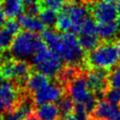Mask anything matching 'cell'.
Masks as SVG:
<instances>
[{
	"instance_id": "6da1fadb",
	"label": "cell",
	"mask_w": 120,
	"mask_h": 120,
	"mask_svg": "<svg viewBox=\"0 0 120 120\" xmlns=\"http://www.w3.org/2000/svg\"><path fill=\"white\" fill-rule=\"evenodd\" d=\"M64 61L60 55L48 48L42 41L32 57V64L36 70L50 78L56 77L63 69Z\"/></svg>"
},
{
	"instance_id": "7a4b0ae2",
	"label": "cell",
	"mask_w": 120,
	"mask_h": 120,
	"mask_svg": "<svg viewBox=\"0 0 120 120\" xmlns=\"http://www.w3.org/2000/svg\"><path fill=\"white\" fill-rule=\"evenodd\" d=\"M41 37L30 31H20L13 38L9 47V52L13 59L27 60L32 58L39 45L42 43Z\"/></svg>"
},
{
	"instance_id": "3957f363",
	"label": "cell",
	"mask_w": 120,
	"mask_h": 120,
	"mask_svg": "<svg viewBox=\"0 0 120 120\" xmlns=\"http://www.w3.org/2000/svg\"><path fill=\"white\" fill-rule=\"evenodd\" d=\"M119 60L116 45L112 41H104L88 52L85 62L91 68L109 69L113 68Z\"/></svg>"
},
{
	"instance_id": "277c9868",
	"label": "cell",
	"mask_w": 120,
	"mask_h": 120,
	"mask_svg": "<svg viewBox=\"0 0 120 120\" xmlns=\"http://www.w3.org/2000/svg\"><path fill=\"white\" fill-rule=\"evenodd\" d=\"M68 96L75 103L83 104L91 115L98 102L97 98L90 90L86 77L83 75H77L70 82H68Z\"/></svg>"
},
{
	"instance_id": "5b68a950",
	"label": "cell",
	"mask_w": 120,
	"mask_h": 120,
	"mask_svg": "<svg viewBox=\"0 0 120 120\" xmlns=\"http://www.w3.org/2000/svg\"><path fill=\"white\" fill-rule=\"evenodd\" d=\"M55 52L60 55L65 63L71 66L81 63L84 55V51L81 47L76 35L72 32L62 33L61 42Z\"/></svg>"
},
{
	"instance_id": "8992f818",
	"label": "cell",
	"mask_w": 120,
	"mask_h": 120,
	"mask_svg": "<svg viewBox=\"0 0 120 120\" xmlns=\"http://www.w3.org/2000/svg\"><path fill=\"white\" fill-rule=\"evenodd\" d=\"M108 75L109 73L106 69L92 68L85 76L88 86L98 100L104 98V92L108 85Z\"/></svg>"
},
{
	"instance_id": "52a82bcc",
	"label": "cell",
	"mask_w": 120,
	"mask_h": 120,
	"mask_svg": "<svg viewBox=\"0 0 120 120\" xmlns=\"http://www.w3.org/2000/svg\"><path fill=\"white\" fill-rule=\"evenodd\" d=\"M65 96L64 88L58 83H49L42 89L33 94L32 99L35 105L58 102Z\"/></svg>"
},
{
	"instance_id": "ba28073f",
	"label": "cell",
	"mask_w": 120,
	"mask_h": 120,
	"mask_svg": "<svg viewBox=\"0 0 120 120\" xmlns=\"http://www.w3.org/2000/svg\"><path fill=\"white\" fill-rule=\"evenodd\" d=\"M91 11L94 19L98 23L113 22L118 16L116 6L113 3L105 0L94 3Z\"/></svg>"
},
{
	"instance_id": "9c48e42d",
	"label": "cell",
	"mask_w": 120,
	"mask_h": 120,
	"mask_svg": "<svg viewBox=\"0 0 120 120\" xmlns=\"http://www.w3.org/2000/svg\"><path fill=\"white\" fill-rule=\"evenodd\" d=\"M118 105L106 99H99L91 114V120H112L119 111Z\"/></svg>"
},
{
	"instance_id": "30bf717a",
	"label": "cell",
	"mask_w": 120,
	"mask_h": 120,
	"mask_svg": "<svg viewBox=\"0 0 120 120\" xmlns=\"http://www.w3.org/2000/svg\"><path fill=\"white\" fill-rule=\"evenodd\" d=\"M0 98L5 102L8 111L12 110L20 101L18 89L11 81H5L0 87Z\"/></svg>"
},
{
	"instance_id": "8fae6325",
	"label": "cell",
	"mask_w": 120,
	"mask_h": 120,
	"mask_svg": "<svg viewBox=\"0 0 120 120\" xmlns=\"http://www.w3.org/2000/svg\"><path fill=\"white\" fill-rule=\"evenodd\" d=\"M63 8L67 10L68 13L69 14L73 22V27L78 26L86 17L89 16V8L87 5L83 3H79V2L67 3Z\"/></svg>"
},
{
	"instance_id": "7c38bea8",
	"label": "cell",
	"mask_w": 120,
	"mask_h": 120,
	"mask_svg": "<svg viewBox=\"0 0 120 120\" xmlns=\"http://www.w3.org/2000/svg\"><path fill=\"white\" fill-rule=\"evenodd\" d=\"M50 82H51L50 77L36 70V71H32L28 75L25 81V86L29 92L34 94L38 90L42 89L43 87H45L46 85H48L49 83H51Z\"/></svg>"
},
{
	"instance_id": "4fadbf2b",
	"label": "cell",
	"mask_w": 120,
	"mask_h": 120,
	"mask_svg": "<svg viewBox=\"0 0 120 120\" xmlns=\"http://www.w3.org/2000/svg\"><path fill=\"white\" fill-rule=\"evenodd\" d=\"M1 8L8 19L19 18L25 11V5L22 0H0Z\"/></svg>"
},
{
	"instance_id": "5bb4252c",
	"label": "cell",
	"mask_w": 120,
	"mask_h": 120,
	"mask_svg": "<svg viewBox=\"0 0 120 120\" xmlns=\"http://www.w3.org/2000/svg\"><path fill=\"white\" fill-rule=\"evenodd\" d=\"M35 114L39 120H60L61 114L57 104L44 103L38 105L35 110Z\"/></svg>"
},
{
	"instance_id": "9a60e30c",
	"label": "cell",
	"mask_w": 120,
	"mask_h": 120,
	"mask_svg": "<svg viewBox=\"0 0 120 120\" xmlns=\"http://www.w3.org/2000/svg\"><path fill=\"white\" fill-rule=\"evenodd\" d=\"M18 22L22 28L33 33L38 34L45 29V25L42 23V22L39 20L38 16H32L23 13L18 18Z\"/></svg>"
},
{
	"instance_id": "2e32d148",
	"label": "cell",
	"mask_w": 120,
	"mask_h": 120,
	"mask_svg": "<svg viewBox=\"0 0 120 120\" xmlns=\"http://www.w3.org/2000/svg\"><path fill=\"white\" fill-rule=\"evenodd\" d=\"M98 23L97 21L92 16L86 17L78 26L73 27L72 33L79 34L80 36H89V35H97Z\"/></svg>"
},
{
	"instance_id": "e0dca14e",
	"label": "cell",
	"mask_w": 120,
	"mask_h": 120,
	"mask_svg": "<svg viewBox=\"0 0 120 120\" xmlns=\"http://www.w3.org/2000/svg\"><path fill=\"white\" fill-rule=\"evenodd\" d=\"M62 33H57L52 28H45L41 32V38L43 42L53 52H56L61 42Z\"/></svg>"
},
{
	"instance_id": "ac0fdd59",
	"label": "cell",
	"mask_w": 120,
	"mask_h": 120,
	"mask_svg": "<svg viewBox=\"0 0 120 120\" xmlns=\"http://www.w3.org/2000/svg\"><path fill=\"white\" fill-rule=\"evenodd\" d=\"M118 32L116 23L113 22H105V23H98L97 36L99 39L104 41H111Z\"/></svg>"
},
{
	"instance_id": "d6986e66",
	"label": "cell",
	"mask_w": 120,
	"mask_h": 120,
	"mask_svg": "<svg viewBox=\"0 0 120 120\" xmlns=\"http://www.w3.org/2000/svg\"><path fill=\"white\" fill-rule=\"evenodd\" d=\"M72 27H73V22L69 14L68 13L67 10L62 8L57 16V20L55 23L56 30L60 33H68L72 31Z\"/></svg>"
},
{
	"instance_id": "ffe728a7",
	"label": "cell",
	"mask_w": 120,
	"mask_h": 120,
	"mask_svg": "<svg viewBox=\"0 0 120 120\" xmlns=\"http://www.w3.org/2000/svg\"><path fill=\"white\" fill-rule=\"evenodd\" d=\"M57 16H58V13L56 10H53L52 8H42L38 17L39 18V20L42 22V23L46 27L51 28L52 26H55Z\"/></svg>"
},
{
	"instance_id": "44dd1931",
	"label": "cell",
	"mask_w": 120,
	"mask_h": 120,
	"mask_svg": "<svg viewBox=\"0 0 120 120\" xmlns=\"http://www.w3.org/2000/svg\"><path fill=\"white\" fill-rule=\"evenodd\" d=\"M79 43L84 52H91L95 48L99 45V38L97 35H89V36H80L78 38Z\"/></svg>"
},
{
	"instance_id": "7402d4cb",
	"label": "cell",
	"mask_w": 120,
	"mask_h": 120,
	"mask_svg": "<svg viewBox=\"0 0 120 120\" xmlns=\"http://www.w3.org/2000/svg\"><path fill=\"white\" fill-rule=\"evenodd\" d=\"M61 118L69 114H72L75 108V102L69 96H64L57 103Z\"/></svg>"
},
{
	"instance_id": "603a6c76",
	"label": "cell",
	"mask_w": 120,
	"mask_h": 120,
	"mask_svg": "<svg viewBox=\"0 0 120 120\" xmlns=\"http://www.w3.org/2000/svg\"><path fill=\"white\" fill-rule=\"evenodd\" d=\"M14 35L11 34L9 31H8L6 28L0 29V51H5L8 49L13 41Z\"/></svg>"
},
{
	"instance_id": "cb8c5ba5",
	"label": "cell",
	"mask_w": 120,
	"mask_h": 120,
	"mask_svg": "<svg viewBox=\"0 0 120 120\" xmlns=\"http://www.w3.org/2000/svg\"><path fill=\"white\" fill-rule=\"evenodd\" d=\"M108 85L112 88L120 89V66L115 67L108 75Z\"/></svg>"
},
{
	"instance_id": "d4e9b609",
	"label": "cell",
	"mask_w": 120,
	"mask_h": 120,
	"mask_svg": "<svg viewBox=\"0 0 120 120\" xmlns=\"http://www.w3.org/2000/svg\"><path fill=\"white\" fill-rule=\"evenodd\" d=\"M68 3V0H39V4L41 8H52L53 10H61L66 4Z\"/></svg>"
},
{
	"instance_id": "484cf974",
	"label": "cell",
	"mask_w": 120,
	"mask_h": 120,
	"mask_svg": "<svg viewBox=\"0 0 120 120\" xmlns=\"http://www.w3.org/2000/svg\"><path fill=\"white\" fill-rule=\"evenodd\" d=\"M104 98L113 104H120V89L117 88H107L104 92Z\"/></svg>"
},
{
	"instance_id": "4316f807",
	"label": "cell",
	"mask_w": 120,
	"mask_h": 120,
	"mask_svg": "<svg viewBox=\"0 0 120 120\" xmlns=\"http://www.w3.org/2000/svg\"><path fill=\"white\" fill-rule=\"evenodd\" d=\"M4 28H6L8 31H9L11 34H13L14 36H16L19 32H20V29H21V25L19 23L18 21H16L15 19H8L5 25H4Z\"/></svg>"
},
{
	"instance_id": "83f0119b",
	"label": "cell",
	"mask_w": 120,
	"mask_h": 120,
	"mask_svg": "<svg viewBox=\"0 0 120 120\" xmlns=\"http://www.w3.org/2000/svg\"><path fill=\"white\" fill-rule=\"evenodd\" d=\"M41 8H41V6L39 4V1H38V3L26 6L25 7V13L29 14V15H32V16H38V13L41 10Z\"/></svg>"
},
{
	"instance_id": "f1b7e54d",
	"label": "cell",
	"mask_w": 120,
	"mask_h": 120,
	"mask_svg": "<svg viewBox=\"0 0 120 120\" xmlns=\"http://www.w3.org/2000/svg\"><path fill=\"white\" fill-rule=\"evenodd\" d=\"M6 18H7V16L5 15L3 9L0 8V29H2V28L4 27V25H5L6 22H7Z\"/></svg>"
},
{
	"instance_id": "f546056e",
	"label": "cell",
	"mask_w": 120,
	"mask_h": 120,
	"mask_svg": "<svg viewBox=\"0 0 120 120\" xmlns=\"http://www.w3.org/2000/svg\"><path fill=\"white\" fill-rule=\"evenodd\" d=\"M7 111H8V108H7L6 104H5V102L0 98V113H3L5 112H7Z\"/></svg>"
},
{
	"instance_id": "4dcf8cb0",
	"label": "cell",
	"mask_w": 120,
	"mask_h": 120,
	"mask_svg": "<svg viewBox=\"0 0 120 120\" xmlns=\"http://www.w3.org/2000/svg\"><path fill=\"white\" fill-rule=\"evenodd\" d=\"M60 120H78V118L75 116L74 113H72V114H69V115H67V116L62 117Z\"/></svg>"
},
{
	"instance_id": "1f68e13d",
	"label": "cell",
	"mask_w": 120,
	"mask_h": 120,
	"mask_svg": "<svg viewBox=\"0 0 120 120\" xmlns=\"http://www.w3.org/2000/svg\"><path fill=\"white\" fill-rule=\"evenodd\" d=\"M23 120H39V119H38V117L35 113H31L30 115H28L27 117H25Z\"/></svg>"
},
{
	"instance_id": "d6a6232c",
	"label": "cell",
	"mask_w": 120,
	"mask_h": 120,
	"mask_svg": "<svg viewBox=\"0 0 120 120\" xmlns=\"http://www.w3.org/2000/svg\"><path fill=\"white\" fill-rule=\"evenodd\" d=\"M25 7L26 6H29V5H32V4H35V3H38V0H22Z\"/></svg>"
},
{
	"instance_id": "836d02e7",
	"label": "cell",
	"mask_w": 120,
	"mask_h": 120,
	"mask_svg": "<svg viewBox=\"0 0 120 120\" xmlns=\"http://www.w3.org/2000/svg\"><path fill=\"white\" fill-rule=\"evenodd\" d=\"M116 48H117V52H118V56H119V60H120V38L116 40Z\"/></svg>"
},
{
	"instance_id": "e575fe53",
	"label": "cell",
	"mask_w": 120,
	"mask_h": 120,
	"mask_svg": "<svg viewBox=\"0 0 120 120\" xmlns=\"http://www.w3.org/2000/svg\"><path fill=\"white\" fill-rule=\"evenodd\" d=\"M116 10H117V14L120 16V0H117L116 2Z\"/></svg>"
},
{
	"instance_id": "d590c367",
	"label": "cell",
	"mask_w": 120,
	"mask_h": 120,
	"mask_svg": "<svg viewBox=\"0 0 120 120\" xmlns=\"http://www.w3.org/2000/svg\"><path fill=\"white\" fill-rule=\"evenodd\" d=\"M112 120H120V111L117 112V113L114 115V117Z\"/></svg>"
},
{
	"instance_id": "8d00e7d4",
	"label": "cell",
	"mask_w": 120,
	"mask_h": 120,
	"mask_svg": "<svg viewBox=\"0 0 120 120\" xmlns=\"http://www.w3.org/2000/svg\"><path fill=\"white\" fill-rule=\"evenodd\" d=\"M116 26H117L118 32L120 33V18H118V20H117V22H116Z\"/></svg>"
},
{
	"instance_id": "74e56055",
	"label": "cell",
	"mask_w": 120,
	"mask_h": 120,
	"mask_svg": "<svg viewBox=\"0 0 120 120\" xmlns=\"http://www.w3.org/2000/svg\"><path fill=\"white\" fill-rule=\"evenodd\" d=\"M5 81H6V80H5V79L0 75V87H1V85L4 83V82H5Z\"/></svg>"
},
{
	"instance_id": "f35d334b",
	"label": "cell",
	"mask_w": 120,
	"mask_h": 120,
	"mask_svg": "<svg viewBox=\"0 0 120 120\" xmlns=\"http://www.w3.org/2000/svg\"><path fill=\"white\" fill-rule=\"evenodd\" d=\"M83 1H85V2H87V3H96V2H98V0H83Z\"/></svg>"
},
{
	"instance_id": "ab89813d",
	"label": "cell",
	"mask_w": 120,
	"mask_h": 120,
	"mask_svg": "<svg viewBox=\"0 0 120 120\" xmlns=\"http://www.w3.org/2000/svg\"><path fill=\"white\" fill-rule=\"evenodd\" d=\"M105 1H107V2H112V3H113L115 0H105Z\"/></svg>"
},
{
	"instance_id": "60d3db41",
	"label": "cell",
	"mask_w": 120,
	"mask_h": 120,
	"mask_svg": "<svg viewBox=\"0 0 120 120\" xmlns=\"http://www.w3.org/2000/svg\"><path fill=\"white\" fill-rule=\"evenodd\" d=\"M0 120H2V114L0 113Z\"/></svg>"
}]
</instances>
